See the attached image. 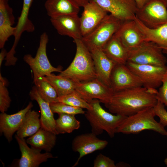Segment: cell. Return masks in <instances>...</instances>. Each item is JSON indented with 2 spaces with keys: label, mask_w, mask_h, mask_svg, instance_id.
Masks as SVG:
<instances>
[{
  "label": "cell",
  "mask_w": 167,
  "mask_h": 167,
  "mask_svg": "<svg viewBox=\"0 0 167 167\" xmlns=\"http://www.w3.org/2000/svg\"><path fill=\"white\" fill-rule=\"evenodd\" d=\"M157 89L143 86L114 92L109 101L104 104L112 113L128 117L148 107H154L157 100Z\"/></svg>",
  "instance_id": "obj_1"
},
{
  "label": "cell",
  "mask_w": 167,
  "mask_h": 167,
  "mask_svg": "<svg viewBox=\"0 0 167 167\" xmlns=\"http://www.w3.org/2000/svg\"><path fill=\"white\" fill-rule=\"evenodd\" d=\"M75 57L69 66L59 75L76 83H82L97 78L93 61L88 47L82 39H76Z\"/></svg>",
  "instance_id": "obj_2"
},
{
  "label": "cell",
  "mask_w": 167,
  "mask_h": 167,
  "mask_svg": "<svg viewBox=\"0 0 167 167\" xmlns=\"http://www.w3.org/2000/svg\"><path fill=\"white\" fill-rule=\"evenodd\" d=\"M88 102L92 108L87 110L84 115L90 123L92 132L97 136L105 131L110 138L113 137L117 128L126 117L107 112L102 107L98 99Z\"/></svg>",
  "instance_id": "obj_3"
},
{
  "label": "cell",
  "mask_w": 167,
  "mask_h": 167,
  "mask_svg": "<svg viewBox=\"0 0 167 167\" xmlns=\"http://www.w3.org/2000/svg\"><path fill=\"white\" fill-rule=\"evenodd\" d=\"M153 107L144 109L126 117L117 128L116 133L136 134L145 130L153 131L167 137V131L155 119Z\"/></svg>",
  "instance_id": "obj_4"
},
{
  "label": "cell",
  "mask_w": 167,
  "mask_h": 167,
  "mask_svg": "<svg viewBox=\"0 0 167 167\" xmlns=\"http://www.w3.org/2000/svg\"><path fill=\"white\" fill-rule=\"evenodd\" d=\"M48 41V36L46 32H44L40 36L39 45L35 56L33 57L28 54L24 56V60L32 71L33 82L40 77L49 75L53 72L60 73L62 71L61 66L54 67L49 62L46 53Z\"/></svg>",
  "instance_id": "obj_5"
},
{
  "label": "cell",
  "mask_w": 167,
  "mask_h": 167,
  "mask_svg": "<svg viewBox=\"0 0 167 167\" xmlns=\"http://www.w3.org/2000/svg\"><path fill=\"white\" fill-rule=\"evenodd\" d=\"M164 54L156 44L145 41L137 47L128 50L127 62L138 64L165 66L167 60Z\"/></svg>",
  "instance_id": "obj_6"
},
{
  "label": "cell",
  "mask_w": 167,
  "mask_h": 167,
  "mask_svg": "<svg viewBox=\"0 0 167 167\" xmlns=\"http://www.w3.org/2000/svg\"><path fill=\"white\" fill-rule=\"evenodd\" d=\"M123 22L111 14H108L90 33L82 39L103 49L108 41L118 29Z\"/></svg>",
  "instance_id": "obj_7"
},
{
  "label": "cell",
  "mask_w": 167,
  "mask_h": 167,
  "mask_svg": "<svg viewBox=\"0 0 167 167\" xmlns=\"http://www.w3.org/2000/svg\"><path fill=\"white\" fill-rule=\"evenodd\" d=\"M136 17L146 27L156 28L167 22V7L163 0H152L138 9Z\"/></svg>",
  "instance_id": "obj_8"
},
{
  "label": "cell",
  "mask_w": 167,
  "mask_h": 167,
  "mask_svg": "<svg viewBox=\"0 0 167 167\" xmlns=\"http://www.w3.org/2000/svg\"><path fill=\"white\" fill-rule=\"evenodd\" d=\"M128 67L140 80L142 85L148 89H157L162 84L167 66H157L135 64L127 62Z\"/></svg>",
  "instance_id": "obj_9"
},
{
  "label": "cell",
  "mask_w": 167,
  "mask_h": 167,
  "mask_svg": "<svg viewBox=\"0 0 167 167\" xmlns=\"http://www.w3.org/2000/svg\"><path fill=\"white\" fill-rule=\"evenodd\" d=\"M75 91L83 99L88 102L94 99L104 104L107 103L113 92L98 78L82 83H77Z\"/></svg>",
  "instance_id": "obj_10"
},
{
  "label": "cell",
  "mask_w": 167,
  "mask_h": 167,
  "mask_svg": "<svg viewBox=\"0 0 167 167\" xmlns=\"http://www.w3.org/2000/svg\"><path fill=\"white\" fill-rule=\"evenodd\" d=\"M124 22L134 20L138 8L134 0H89Z\"/></svg>",
  "instance_id": "obj_11"
},
{
  "label": "cell",
  "mask_w": 167,
  "mask_h": 167,
  "mask_svg": "<svg viewBox=\"0 0 167 167\" xmlns=\"http://www.w3.org/2000/svg\"><path fill=\"white\" fill-rule=\"evenodd\" d=\"M110 83L113 93L143 86L139 79L126 64H115L110 75Z\"/></svg>",
  "instance_id": "obj_12"
},
{
  "label": "cell",
  "mask_w": 167,
  "mask_h": 167,
  "mask_svg": "<svg viewBox=\"0 0 167 167\" xmlns=\"http://www.w3.org/2000/svg\"><path fill=\"white\" fill-rule=\"evenodd\" d=\"M108 142L97 138L92 132L82 134L76 136L72 143L74 152L79 153V156L73 167L78 165L80 160L85 156L105 148Z\"/></svg>",
  "instance_id": "obj_13"
},
{
  "label": "cell",
  "mask_w": 167,
  "mask_h": 167,
  "mask_svg": "<svg viewBox=\"0 0 167 167\" xmlns=\"http://www.w3.org/2000/svg\"><path fill=\"white\" fill-rule=\"evenodd\" d=\"M84 43L91 54L97 78L110 88V75L116 64L106 55L102 49L91 44Z\"/></svg>",
  "instance_id": "obj_14"
},
{
  "label": "cell",
  "mask_w": 167,
  "mask_h": 167,
  "mask_svg": "<svg viewBox=\"0 0 167 167\" xmlns=\"http://www.w3.org/2000/svg\"><path fill=\"white\" fill-rule=\"evenodd\" d=\"M114 35L128 50L145 41L144 35L134 20L123 22Z\"/></svg>",
  "instance_id": "obj_15"
},
{
  "label": "cell",
  "mask_w": 167,
  "mask_h": 167,
  "mask_svg": "<svg viewBox=\"0 0 167 167\" xmlns=\"http://www.w3.org/2000/svg\"><path fill=\"white\" fill-rule=\"evenodd\" d=\"M15 138L19 145L21 156L17 161L16 166L19 167H38L43 162L54 157L50 152L41 153V151L29 148L24 138L16 135Z\"/></svg>",
  "instance_id": "obj_16"
},
{
  "label": "cell",
  "mask_w": 167,
  "mask_h": 167,
  "mask_svg": "<svg viewBox=\"0 0 167 167\" xmlns=\"http://www.w3.org/2000/svg\"><path fill=\"white\" fill-rule=\"evenodd\" d=\"M50 21L59 34L71 37L74 40L82 39L80 17L78 14L51 17Z\"/></svg>",
  "instance_id": "obj_17"
},
{
  "label": "cell",
  "mask_w": 167,
  "mask_h": 167,
  "mask_svg": "<svg viewBox=\"0 0 167 167\" xmlns=\"http://www.w3.org/2000/svg\"><path fill=\"white\" fill-rule=\"evenodd\" d=\"M83 7L80 17L83 37L91 32L108 15V12L94 2H89Z\"/></svg>",
  "instance_id": "obj_18"
},
{
  "label": "cell",
  "mask_w": 167,
  "mask_h": 167,
  "mask_svg": "<svg viewBox=\"0 0 167 167\" xmlns=\"http://www.w3.org/2000/svg\"><path fill=\"white\" fill-rule=\"evenodd\" d=\"M33 106L31 102L24 109L18 112L8 114L5 112L0 114V131L3 134L9 142L11 141L14 134L21 126L27 112Z\"/></svg>",
  "instance_id": "obj_19"
},
{
  "label": "cell",
  "mask_w": 167,
  "mask_h": 167,
  "mask_svg": "<svg viewBox=\"0 0 167 167\" xmlns=\"http://www.w3.org/2000/svg\"><path fill=\"white\" fill-rule=\"evenodd\" d=\"M15 17L9 0H0V48H4L9 37L14 36Z\"/></svg>",
  "instance_id": "obj_20"
},
{
  "label": "cell",
  "mask_w": 167,
  "mask_h": 167,
  "mask_svg": "<svg viewBox=\"0 0 167 167\" xmlns=\"http://www.w3.org/2000/svg\"><path fill=\"white\" fill-rule=\"evenodd\" d=\"M29 95L31 99L36 101L40 107L41 127L57 135L55 130L56 120L54 118L49 103L41 97L35 86L32 88Z\"/></svg>",
  "instance_id": "obj_21"
},
{
  "label": "cell",
  "mask_w": 167,
  "mask_h": 167,
  "mask_svg": "<svg viewBox=\"0 0 167 167\" xmlns=\"http://www.w3.org/2000/svg\"><path fill=\"white\" fill-rule=\"evenodd\" d=\"M134 20L143 33L145 41L156 44L167 54V22L156 28H150L144 25L136 17Z\"/></svg>",
  "instance_id": "obj_22"
},
{
  "label": "cell",
  "mask_w": 167,
  "mask_h": 167,
  "mask_svg": "<svg viewBox=\"0 0 167 167\" xmlns=\"http://www.w3.org/2000/svg\"><path fill=\"white\" fill-rule=\"evenodd\" d=\"M57 135L41 127L26 140L31 148L41 151L50 152L56 144Z\"/></svg>",
  "instance_id": "obj_23"
},
{
  "label": "cell",
  "mask_w": 167,
  "mask_h": 167,
  "mask_svg": "<svg viewBox=\"0 0 167 167\" xmlns=\"http://www.w3.org/2000/svg\"><path fill=\"white\" fill-rule=\"evenodd\" d=\"M45 7L50 17L78 14L79 7L71 0H47Z\"/></svg>",
  "instance_id": "obj_24"
},
{
  "label": "cell",
  "mask_w": 167,
  "mask_h": 167,
  "mask_svg": "<svg viewBox=\"0 0 167 167\" xmlns=\"http://www.w3.org/2000/svg\"><path fill=\"white\" fill-rule=\"evenodd\" d=\"M102 49L106 55L116 64H126L128 50L114 35Z\"/></svg>",
  "instance_id": "obj_25"
},
{
  "label": "cell",
  "mask_w": 167,
  "mask_h": 167,
  "mask_svg": "<svg viewBox=\"0 0 167 167\" xmlns=\"http://www.w3.org/2000/svg\"><path fill=\"white\" fill-rule=\"evenodd\" d=\"M33 0H23L22 9L15 27L14 35L15 37L13 45L17 46L22 33L25 32L34 31L35 28L32 22L28 18L29 10Z\"/></svg>",
  "instance_id": "obj_26"
},
{
  "label": "cell",
  "mask_w": 167,
  "mask_h": 167,
  "mask_svg": "<svg viewBox=\"0 0 167 167\" xmlns=\"http://www.w3.org/2000/svg\"><path fill=\"white\" fill-rule=\"evenodd\" d=\"M40 114L35 110H29L26 114L22 124L17 131L16 135L24 138L31 136L41 128Z\"/></svg>",
  "instance_id": "obj_27"
},
{
  "label": "cell",
  "mask_w": 167,
  "mask_h": 167,
  "mask_svg": "<svg viewBox=\"0 0 167 167\" xmlns=\"http://www.w3.org/2000/svg\"><path fill=\"white\" fill-rule=\"evenodd\" d=\"M42 77L54 88L58 96L66 95L75 91L77 83L67 78L52 73Z\"/></svg>",
  "instance_id": "obj_28"
},
{
  "label": "cell",
  "mask_w": 167,
  "mask_h": 167,
  "mask_svg": "<svg viewBox=\"0 0 167 167\" xmlns=\"http://www.w3.org/2000/svg\"><path fill=\"white\" fill-rule=\"evenodd\" d=\"M58 114V117L56 120L57 135L71 133L80 127V122L75 115L64 113Z\"/></svg>",
  "instance_id": "obj_29"
},
{
  "label": "cell",
  "mask_w": 167,
  "mask_h": 167,
  "mask_svg": "<svg viewBox=\"0 0 167 167\" xmlns=\"http://www.w3.org/2000/svg\"><path fill=\"white\" fill-rule=\"evenodd\" d=\"M33 82L38 94L42 99L49 103L57 101L58 96L56 90L42 77Z\"/></svg>",
  "instance_id": "obj_30"
},
{
  "label": "cell",
  "mask_w": 167,
  "mask_h": 167,
  "mask_svg": "<svg viewBox=\"0 0 167 167\" xmlns=\"http://www.w3.org/2000/svg\"><path fill=\"white\" fill-rule=\"evenodd\" d=\"M57 101L87 110L92 108L90 104L81 97L75 91L68 94L58 96Z\"/></svg>",
  "instance_id": "obj_31"
},
{
  "label": "cell",
  "mask_w": 167,
  "mask_h": 167,
  "mask_svg": "<svg viewBox=\"0 0 167 167\" xmlns=\"http://www.w3.org/2000/svg\"><path fill=\"white\" fill-rule=\"evenodd\" d=\"M49 105L53 113H64L76 115L84 114L86 112L82 108L74 107L58 101L50 103Z\"/></svg>",
  "instance_id": "obj_32"
},
{
  "label": "cell",
  "mask_w": 167,
  "mask_h": 167,
  "mask_svg": "<svg viewBox=\"0 0 167 167\" xmlns=\"http://www.w3.org/2000/svg\"><path fill=\"white\" fill-rule=\"evenodd\" d=\"M7 81L0 73V111L1 113L6 111L10 105L11 99L6 88Z\"/></svg>",
  "instance_id": "obj_33"
},
{
  "label": "cell",
  "mask_w": 167,
  "mask_h": 167,
  "mask_svg": "<svg viewBox=\"0 0 167 167\" xmlns=\"http://www.w3.org/2000/svg\"><path fill=\"white\" fill-rule=\"evenodd\" d=\"M94 167H116L114 161L109 157L100 153L93 161Z\"/></svg>",
  "instance_id": "obj_34"
},
{
  "label": "cell",
  "mask_w": 167,
  "mask_h": 167,
  "mask_svg": "<svg viewBox=\"0 0 167 167\" xmlns=\"http://www.w3.org/2000/svg\"><path fill=\"white\" fill-rule=\"evenodd\" d=\"M156 98L158 101L167 107V71L164 76L162 84L157 91Z\"/></svg>",
  "instance_id": "obj_35"
},
{
  "label": "cell",
  "mask_w": 167,
  "mask_h": 167,
  "mask_svg": "<svg viewBox=\"0 0 167 167\" xmlns=\"http://www.w3.org/2000/svg\"><path fill=\"white\" fill-rule=\"evenodd\" d=\"M156 115L160 119L159 122L164 126H167V110L165 105L158 101L156 105L154 107Z\"/></svg>",
  "instance_id": "obj_36"
},
{
  "label": "cell",
  "mask_w": 167,
  "mask_h": 167,
  "mask_svg": "<svg viewBox=\"0 0 167 167\" xmlns=\"http://www.w3.org/2000/svg\"><path fill=\"white\" fill-rule=\"evenodd\" d=\"M78 6L80 7H84L89 2V0H71Z\"/></svg>",
  "instance_id": "obj_37"
},
{
  "label": "cell",
  "mask_w": 167,
  "mask_h": 167,
  "mask_svg": "<svg viewBox=\"0 0 167 167\" xmlns=\"http://www.w3.org/2000/svg\"><path fill=\"white\" fill-rule=\"evenodd\" d=\"M151 0H134L138 9L141 8Z\"/></svg>",
  "instance_id": "obj_38"
},
{
  "label": "cell",
  "mask_w": 167,
  "mask_h": 167,
  "mask_svg": "<svg viewBox=\"0 0 167 167\" xmlns=\"http://www.w3.org/2000/svg\"><path fill=\"white\" fill-rule=\"evenodd\" d=\"M1 50L0 53V67H1L2 62L4 60L6 56L7 52L6 49L3 48L1 49Z\"/></svg>",
  "instance_id": "obj_39"
},
{
  "label": "cell",
  "mask_w": 167,
  "mask_h": 167,
  "mask_svg": "<svg viewBox=\"0 0 167 167\" xmlns=\"http://www.w3.org/2000/svg\"><path fill=\"white\" fill-rule=\"evenodd\" d=\"M164 162L165 164V165H166V166L167 167V156L165 159Z\"/></svg>",
  "instance_id": "obj_40"
},
{
  "label": "cell",
  "mask_w": 167,
  "mask_h": 167,
  "mask_svg": "<svg viewBox=\"0 0 167 167\" xmlns=\"http://www.w3.org/2000/svg\"><path fill=\"white\" fill-rule=\"evenodd\" d=\"M163 0L167 7V0Z\"/></svg>",
  "instance_id": "obj_41"
}]
</instances>
